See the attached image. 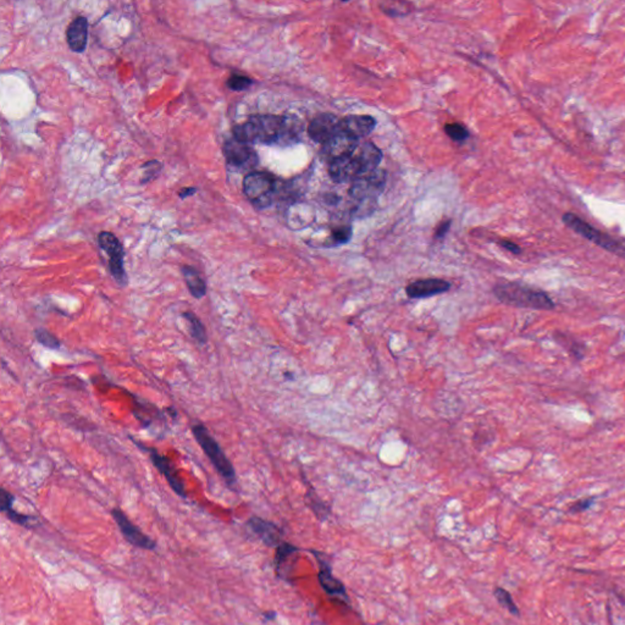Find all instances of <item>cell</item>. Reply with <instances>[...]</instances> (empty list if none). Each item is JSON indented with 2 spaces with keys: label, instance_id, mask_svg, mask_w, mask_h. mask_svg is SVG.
I'll return each instance as SVG.
<instances>
[{
  "label": "cell",
  "instance_id": "cell-1",
  "mask_svg": "<svg viewBox=\"0 0 625 625\" xmlns=\"http://www.w3.org/2000/svg\"><path fill=\"white\" fill-rule=\"evenodd\" d=\"M233 139L242 144H291L288 117L275 115L252 117L233 129Z\"/></svg>",
  "mask_w": 625,
  "mask_h": 625
},
{
  "label": "cell",
  "instance_id": "cell-2",
  "mask_svg": "<svg viewBox=\"0 0 625 625\" xmlns=\"http://www.w3.org/2000/svg\"><path fill=\"white\" fill-rule=\"evenodd\" d=\"M493 295L502 303L517 308L552 310L556 307V303L547 292L527 286L520 282H500L493 287Z\"/></svg>",
  "mask_w": 625,
  "mask_h": 625
},
{
  "label": "cell",
  "instance_id": "cell-3",
  "mask_svg": "<svg viewBox=\"0 0 625 625\" xmlns=\"http://www.w3.org/2000/svg\"><path fill=\"white\" fill-rule=\"evenodd\" d=\"M192 433L197 443L206 453V456L216 469V472L221 475V478L225 481L228 482V486H233L237 481L236 470L226 455L223 453L219 443L210 435L208 429L201 423H194L192 425Z\"/></svg>",
  "mask_w": 625,
  "mask_h": 625
},
{
  "label": "cell",
  "instance_id": "cell-4",
  "mask_svg": "<svg viewBox=\"0 0 625 625\" xmlns=\"http://www.w3.org/2000/svg\"><path fill=\"white\" fill-rule=\"evenodd\" d=\"M243 192L253 206L264 209L273 204L277 194L276 180L264 171H252L243 180Z\"/></svg>",
  "mask_w": 625,
  "mask_h": 625
},
{
  "label": "cell",
  "instance_id": "cell-5",
  "mask_svg": "<svg viewBox=\"0 0 625 625\" xmlns=\"http://www.w3.org/2000/svg\"><path fill=\"white\" fill-rule=\"evenodd\" d=\"M309 552L314 556V559L319 566L317 581L322 586V591L332 601L344 604V607H351V600H349L347 589H346L344 583L334 576L329 556L322 551H317V549H309Z\"/></svg>",
  "mask_w": 625,
  "mask_h": 625
},
{
  "label": "cell",
  "instance_id": "cell-6",
  "mask_svg": "<svg viewBox=\"0 0 625 625\" xmlns=\"http://www.w3.org/2000/svg\"><path fill=\"white\" fill-rule=\"evenodd\" d=\"M562 220L563 223H566L568 228L573 230L574 233H579L580 236L592 242L596 246L601 247L603 250L625 258V246H623L621 243L617 241L616 238H613L607 233H601L599 230L592 228L591 225L580 219L578 215L566 213L563 215Z\"/></svg>",
  "mask_w": 625,
  "mask_h": 625
},
{
  "label": "cell",
  "instance_id": "cell-7",
  "mask_svg": "<svg viewBox=\"0 0 625 625\" xmlns=\"http://www.w3.org/2000/svg\"><path fill=\"white\" fill-rule=\"evenodd\" d=\"M99 246L100 248L109 255V270L114 280L120 285L121 287H125L127 285V274L125 270V252L121 246L120 241L117 240L115 235L112 233H99L98 236Z\"/></svg>",
  "mask_w": 625,
  "mask_h": 625
},
{
  "label": "cell",
  "instance_id": "cell-8",
  "mask_svg": "<svg viewBox=\"0 0 625 625\" xmlns=\"http://www.w3.org/2000/svg\"><path fill=\"white\" fill-rule=\"evenodd\" d=\"M223 154L228 169L241 173L250 171L258 165L259 159L250 144H242L236 139H228L223 144ZM252 173V171H250Z\"/></svg>",
  "mask_w": 625,
  "mask_h": 625
},
{
  "label": "cell",
  "instance_id": "cell-9",
  "mask_svg": "<svg viewBox=\"0 0 625 625\" xmlns=\"http://www.w3.org/2000/svg\"><path fill=\"white\" fill-rule=\"evenodd\" d=\"M134 443L142 451L147 452L148 455H149V458L152 460L153 465L163 474V477L166 479V481L169 484L170 487L174 490L175 493L179 495L180 497L186 498L187 493H186L185 484H183L182 479L180 478L177 469L175 467L174 463L168 457L160 455L159 451L154 448V447L146 446V445L139 443V441H134Z\"/></svg>",
  "mask_w": 625,
  "mask_h": 625
},
{
  "label": "cell",
  "instance_id": "cell-10",
  "mask_svg": "<svg viewBox=\"0 0 625 625\" xmlns=\"http://www.w3.org/2000/svg\"><path fill=\"white\" fill-rule=\"evenodd\" d=\"M386 183V174L382 170H374L364 174L353 182L349 194L357 201H369L376 198L384 189Z\"/></svg>",
  "mask_w": 625,
  "mask_h": 625
},
{
  "label": "cell",
  "instance_id": "cell-11",
  "mask_svg": "<svg viewBox=\"0 0 625 625\" xmlns=\"http://www.w3.org/2000/svg\"><path fill=\"white\" fill-rule=\"evenodd\" d=\"M112 518L117 524V527L122 532V535L125 536L126 540L130 542L131 545L139 549H148L153 551L156 549V542L152 540L149 536L146 535L139 530V527L131 522L130 519L126 517L125 513L119 508L112 509Z\"/></svg>",
  "mask_w": 625,
  "mask_h": 625
},
{
  "label": "cell",
  "instance_id": "cell-12",
  "mask_svg": "<svg viewBox=\"0 0 625 625\" xmlns=\"http://www.w3.org/2000/svg\"><path fill=\"white\" fill-rule=\"evenodd\" d=\"M300 547L292 545L286 541H284L281 545L277 546L275 549V559H274L277 578H280L287 583L291 581L293 572H295L297 554H300Z\"/></svg>",
  "mask_w": 625,
  "mask_h": 625
},
{
  "label": "cell",
  "instance_id": "cell-13",
  "mask_svg": "<svg viewBox=\"0 0 625 625\" xmlns=\"http://www.w3.org/2000/svg\"><path fill=\"white\" fill-rule=\"evenodd\" d=\"M341 120L332 114H320L308 126L309 137L317 144H325L339 132Z\"/></svg>",
  "mask_w": 625,
  "mask_h": 625
},
{
  "label": "cell",
  "instance_id": "cell-14",
  "mask_svg": "<svg viewBox=\"0 0 625 625\" xmlns=\"http://www.w3.org/2000/svg\"><path fill=\"white\" fill-rule=\"evenodd\" d=\"M357 148L358 139H353L344 132H339L335 137H332L324 144L322 153L325 159L332 163L346 156H353Z\"/></svg>",
  "mask_w": 625,
  "mask_h": 625
},
{
  "label": "cell",
  "instance_id": "cell-15",
  "mask_svg": "<svg viewBox=\"0 0 625 625\" xmlns=\"http://www.w3.org/2000/svg\"><path fill=\"white\" fill-rule=\"evenodd\" d=\"M451 288V284L443 279H423L411 282L406 287V293L409 298L420 300L433 296L441 295Z\"/></svg>",
  "mask_w": 625,
  "mask_h": 625
},
{
  "label": "cell",
  "instance_id": "cell-16",
  "mask_svg": "<svg viewBox=\"0 0 625 625\" xmlns=\"http://www.w3.org/2000/svg\"><path fill=\"white\" fill-rule=\"evenodd\" d=\"M248 527L259 537L264 545L268 547L276 549L277 546L281 545L284 542V532L273 522H269L259 517H252L248 520Z\"/></svg>",
  "mask_w": 625,
  "mask_h": 625
},
{
  "label": "cell",
  "instance_id": "cell-17",
  "mask_svg": "<svg viewBox=\"0 0 625 625\" xmlns=\"http://www.w3.org/2000/svg\"><path fill=\"white\" fill-rule=\"evenodd\" d=\"M331 179L337 183L351 182L356 181L358 177L362 176V169L358 164L354 156H346L339 160L330 163L329 168Z\"/></svg>",
  "mask_w": 625,
  "mask_h": 625
},
{
  "label": "cell",
  "instance_id": "cell-18",
  "mask_svg": "<svg viewBox=\"0 0 625 625\" xmlns=\"http://www.w3.org/2000/svg\"><path fill=\"white\" fill-rule=\"evenodd\" d=\"M376 121L366 115H353L344 117L339 124V132L349 134L353 139H359L370 134L375 127Z\"/></svg>",
  "mask_w": 625,
  "mask_h": 625
},
{
  "label": "cell",
  "instance_id": "cell-19",
  "mask_svg": "<svg viewBox=\"0 0 625 625\" xmlns=\"http://www.w3.org/2000/svg\"><path fill=\"white\" fill-rule=\"evenodd\" d=\"M67 45L75 53L85 52L88 42V21L83 16H78L72 21L66 30Z\"/></svg>",
  "mask_w": 625,
  "mask_h": 625
},
{
  "label": "cell",
  "instance_id": "cell-20",
  "mask_svg": "<svg viewBox=\"0 0 625 625\" xmlns=\"http://www.w3.org/2000/svg\"><path fill=\"white\" fill-rule=\"evenodd\" d=\"M353 156L361 166L363 175L378 170V166L382 160V153L371 142H364L361 146H358L357 151L353 153Z\"/></svg>",
  "mask_w": 625,
  "mask_h": 625
},
{
  "label": "cell",
  "instance_id": "cell-21",
  "mask_svg": "<svg viewBox=\"0 0 625 625\" xmlns=\"http://www.w3.org/2000/svg\"><path fill=\"white\" fill-rule=\"evenodd\" d=\"M181 271L189 293L197 300H201L206 295V282L201 274L191 265H183Z\"/></svg>",
  "mask_w": 625,
  "mask_h": 625
},
{
  "label": "cell",
  "instance_id": "cell-22",
  "mask_svg": "<svg viewBox=\"0 0 625 625\" xmlns=\"http://www.w3.org/2000/svg\"><path fill=\"white\" fill-rule=\"evenodd\" d=\"M0 501H1V512L6 514L8 518L11 522H16V524L23 525V527H31V522L33 520V518L30 517V515H26V514L18 513V512L13 509L15 497H13V493L6 491L5 489H1L0 490Z\"/></svg>",
  "mask_w": 625,
  "mask_h": 625
},
{
  "label": "cell",
  "instance_id": "cell-23",
  "mask_svg": "<svg viewBox=\"0 0 625 625\" xmlns=\"http://www.w3.org/2000/svg\"><path fill=\"white\" fill-rule=\"evenodd\" d=\"M182 317L188 322V326H189L188 330H189L192 339L199 344H206L208 342V335H206V327L201 322V319L192 312H183Z\"/></svg>",
  "mask_w": 625,
  "mask_h": 625
},
{
  "label": "cell",
  "instance_id": "cell-24",
  "mask_svg": "<svg viewBox=\"0 0 625 625\" xmlns=\"http://www.w3.org/2000/svg\"><path fill=\"white\" fill-rule=\"evenodd\" d=\"M307 506L312 509V513L315 514L320 522H325L326 519H329L330 508L322 501L319 500V497L312 490L307 492Z\"/></svg>",
  "mask_w": 625,
  "mask_h": 625
},
{
  "label": "cell",
  "instance_id": "cell-25",
  "mask_svg": "<svg viewBox=\"0 0 625 625\" xmlns=\"http://www.w3.org/2000/svg\"><path fill=\"white\" fill-rule=\"evenodd\" d=\"M493 596L497 600V602L500 603L502 607H505L509 613H512L513 616H519L520 612H519L518 606L515 604L512 595L509 594L507 590L497 586L493 590Z\"/></svg>",
  "mask_w": 625,
  "mask_h": 625
},
{
  "label": "cell",
  "instance_id": "cell-26",
  "mask_svg": "<svg viewBox=\"0 0 625 625\" xmlns=\"http://www.w3.org/2000/svg\"><path fill=\"white\" fill-rule=\"evenodd\" d=\"M35 336H36L37 342L42 344V346H45L47 349H59L60 346H62V342L52 332L45 330V329H42V327L35 331Z\"/></svg>",
  "mask_w": 625,
  "mask_h": 625
},
{
  "label": "cell",
  "instance_id": "cell-27",
  "mask_svg": "<svg viewBox=\"0 0 625 625\" xmlns=\"http://www.w3.org/2000/svg\"><path fill=\"white\" fill-rule=\"evenodd\" d=\"M253 83V81L250 80V77L243 76V75H238V74H233L230 78L228 80V88L230 90H235V92H241V90H245L252 86Z\"/></svg>",
  "mask_w": 625,
  "mask_h": 625
},
{
  "label": "cell",
  "instance_id": "cell-28",
  "mask_svg": "<svg viewBox=\"0 0 625 625\" xmlns=\"http://www.w3.org/2000/svg\"><path fill=\"white\" fill-rule=\"evenodd\" d=\"M161 168H163V165H161L159 161L156 160L148 161V163L144 164V166H142V170L144 171V179L141 180V183L144 185V183L151 182L156 177H158V175L161 171Z\"/></svg>",
  "mask_w": 625,
  "mask_h": 625
},
{
  "label": "cell",
  "instance_id": "cell-29",
  "mask_svg": "<svg viewBox=\"0 0 625 625\" xmlns=\"http://www.w3.org/2000/svg\"><path fill=\"white\" fill-rule=\"evenodd\" d=\"M445 132L453 141H457V142H462V141H465V139L469 137L468 130L465 129V126L460 125V124H448V125L445 126Z\"/></svg>",
  "mask_w": 625,
  "mask_h": 625
},
{
  "label": "cell",
  "instance_id": "cell-30",
  "mask_svg": "<svg viewBox=\"0 0 625 625\" xmlns=\"http://www.w3.org/2000/svg\"><path fill=\"white\" fill-rule=\"evenodd\" d=\"M381 8L385 13L392 15V16H401V15H404L409 11L408 4H404V3H386V4H381Z\"/></svg>",
  "mask_w": 625,
  "mask_h": 625
},
{
  "label": "cell",
  "instance_id": "cell-31",
  "mask_svg": "<svg viewBox=\"0 0 625 625\" xmlns=\"http://www.w3.org/2000/svg\"><path fill=\"white\" fill-rule=\"evenodd\" d=\"M332 237H334L336 243H339V245L347 243L351 240V237H352V228H349V226L337 228L336 230H334Z\"/></svg>",
  "mask_w": 625,
  "mask_h": 625
},
{
  "label": "cell",
  "instance_id": "cell-32",
  "mask_svg": "<svg viewBox=\"0 0 625 625\" xmlns=\"http://www.w3.org/2000/svg\"><path fill=\"white\" fill-rule=\"evenodd\" d=\"M557 336H559V339H563V336L562 337L559 336V334H557ZM564 341H566V339H564ZM559 344H562V346H564L566 349H569V352L572 353L573 356H574V357L576 358H578V359H581V358L584 357L585 349H584V346H581V344H578L576 341H574L573 344H569V342H567V341H566V342H559Z\"/></svg>",
  "mask_w": 625,
  "mask_h": 625
},
{
  "label": "cell",
  "instance_id": "cell-33",
  "mask_svg": "<svg viewBox=\"0 0 625 625\" xmlns=\"http://www.w3.org/2000/svg\"><path fill=\"white\" fill-rule=\"evenodd\" d=\"M595 503V497H589V498H583V500L576 501V503H573L569 508L571 513H580L586 509H589L591 506Z\"/></svg>",
  "mask_w": 625,
  "mask_h": 625
},
{
  "label": "cell",
  "instance_id": "cell-34",
  "mask_svg": "<svg viewBox=\"0 0 625 625\" xmlns=\"http://www.w3.org/2000/svg\"><path fill=\"white\" fill-rule=\"evenodd\" d=\"M498 243H500L501 247H503L505 250H508L510 253H513V255H520L522 253V248L518 245L513 243V242L508 241V240H502Z\"/></svg>",
  "mask_w": 625,
  "mask_h": 625
},
{
  "label": "cell",
  "instance_id": "cell-35",
  "mask_svg": "<svg viewBox=\"0 0 625 625\" xmlns=\"http://www.w3.org/2000/svg\"><path fill=\"white\" fill-rule=\"evenodd\" d=\"M197 192L196 188L193 187H186L181 189L179 193L180 198L181 199H185V198H188V197L193 196L194 193Z\"/></svg>",
  "mask_w": 625,
  "mask_h": 625
},
{
  "label": "cell",
  "instance_id": "cell-36",
  "mask_svg": "<svg viewBox=\"0 0 625 625\" xmlns=\"http://www.w3.org/2000/svg\"><path fill=\"white\" fill-rule=\"evenodd\" d=\"M450 223L451 221H446V223H443L440 226H438V230H436V237H443L445 236V233L448 231V228H450Z\"/></svg>",
  "mask_w": 625,
  "mask_h": 625
},
{
  "label": "cell",
  "instance_id": "cell-37",
  "mask_svg": "<svg viewBox=\"0 0 625 625\" xmlns=\"http://www.w3.org/2000/svg\"><path fill=\"white\" fill-rule=\"evenodd\" d=\"M263 616L264 618L268 619V621H274V619L276 618V612H265Z\"/></svg>",
  "mask_w": 625,
  "mask_h": 625
}]
</instances>
